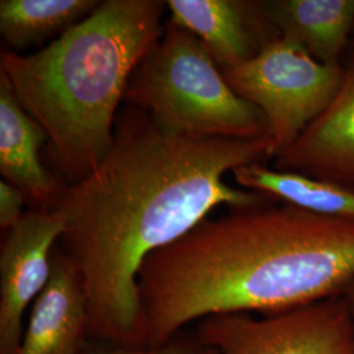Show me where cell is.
Listing matches in <instances>:
<instances>
[{"instance_id":"9c48e42d","label":"cell","mask_w":354,"mask_h":354,"mask_svg":"<svg viewBox=\"0 0 354 354\" xmlns=\"http://www.w3.org/2000/svg\"><path fill=\"white\" fill-rule=\"evenodd\" d=\"M89 339L86 292L75 268L57 244L50 279L30 307L17 354H84Z\"/></svg>"},{"instance_id":"5b68a950","label":"cell","mask_w":354,"mask_h":354,"mask_svg":"<svg viewBox=\"0 0 354 354\" xmlns=\"http://www.w3.org/2000/svg\"><path fill=\"white\" fill-rule=\"evenodd\" d=\"M221 70L235 93L266 115L272 156L290 147L328 109L344 80L342 64H322L282 36L252 59Z\"/></svg>"},{"instance_id":"8fae6325","label":"cell","mask_w":354,"mask_h":354,"mask_svg":"<svg viewBox=\"0 0 354 354\" xmlns=\"http://www.w3.org/2000/svg\"><path fill=\"white\" fill-rule=\"evenodd\" d=\"M48 136L0 74V174L33 209H51L67 185L41 159Z\"/></svg>"},{"instance_id":"5bb4252c","label":"cell","mask_w":354,"mask_h":354,"mask_svg":"<svg viewBox=\"0 0 354 354\" xmlns=\"http://www.w3.org/2000/svg\"><path fill=\"white\" fill-rule=\"evenodd\" d=\"M97 0H1L0 33L13 51L53 42L87 19Z\"/></svg>"},{"instance_id":"9a60e30c","label":"cell","mask_w":354,"mask_h":354,"mask_svg":"<svg viewBox=\"0 0 354 354\" xmlns=\"http://www.w3.org/2000/svg\"><path fill=\"white\" fill-rule=\"evenodd\" d=\"M84 354H219L213 346L203 342L198 339L196 333L184 336L181 332L174 337L172 340L165 342L162 345H152V346H140V348H131V346H121L113 344L93 345L89 344Z\"/></svg>"},{"instance_id":"4fadbf2b","label":"cell","mask_w":354,"mask_h":354,"mask_svg":"<svg viewBox=\"0 0 354 354\" xmlns=\"http://www.w3.org/2000/svg\"><path fill=\"white\" fill-rule=\"evenodd\" d=\"M232 176L243 188L268 198L282 200L310 213L354 221V192L337 184L270 169L261 163L235 168Z\"/></svg>"},{"instance_id":"8992f818","label":"cell","mask_w":354,"mask_h":354,"mask_svg":"<svg viewBox=\"0 0 354 354\" xmlns=\"http://www.w3.org/2000/svg\"><path fill=\"white\" fill-rule=\"evenodd\" d=\"M194 333L219 354H354V317L344 295L261 319L205 317Z\"/></svg>"},{"instance_id":"6da1fadb","label":"cell","mask_w":354,"mask_h":354,"mask_svg":"<svg viewBox=\"0 0 354 354\" xmlns=\"http://www.w3.org/2000/svg\"><path fill=\"white\" fill-rule=\"evenodd\" d=\"M272 156L266 134L252 140L192 138L129 106L113 145L91 174L64 187L51 207L66 230L58 247L75 268L88 302L92 339L146 346L140 268L214 209H245L268 197L228 185L241 165Z\"/></svg>"},{"instance_id":"2e32d148","label":"cell","mask_w":354,"mask_h":354,"mask_svg":"<svg viewBox=\"0 0 354 354\" xmlns=\"http://www.w3.org/2000/svg\"><path fill=\"white\" fill-rule=\"evenodd\" d=\"M26 197L7 181H0V227L7 232L23 218Z\"/></svg>"},{"instance_id":"277c9868","label":"cell","mask_w":354,"mask_h":354,"mask_svg":"<svg viewBox=\"0 0 354 354\" xmlns=\"http://www.w3.org/2000/svg\"><path fill=\"white\" fill-rule=\"evenodd\" d=\"M124 102L192 138L252 140L268 134L266 115L228 86L207 48L169 20L134 70Z\"/></svg>"},{"instance_id":"30bf717a","label":"cell","mask_w":354,"mask_h":354,"mask_svg":"<svg viewBox=\"0 0 354 354\" xmlns=\"http://www.w3.org/2000/svg\"><path fill=\"white\" fill-rule=\"evenodd\" d=\"M274 169L337 184L354 192V50L328 109L276 156Z\"/></svg>"},{"instance_id":"e0dca14e","label":"cell","mask_w":354,"mask_h":354,"mask_svg":"<svg viewBox=\"0 0 354 354\" xmlns=\"http://www.w3.org/2000/svg\"><path fill=\"white\" fill-rule=\"evenodd\" d=\"M344 298L346 299V302L349 304V307H351V311H352V314H353L354 317V283L348 289V290L344 292Z\"/></svg>"},{"instance_id":"7c38bea8","label":"cell","mask_w":354,"mask_h":354,"mask_svg":"<svg viewBox=\"0 0 354 354\" xmlns=\"http://www.w3.org/2000/svg\"><path fill=\"white\" fill-rule=\"evenodd\" d=\"M266 10L279 36L322 64H340L354 26V0H274L266 1Z\"/></svg>"},{"instance_id":"52a82bcc","label":"cell","mask_w":354,"mask_h":354,"mask_svg":"<svg viewBox=\"0 0 354 354\" xmlns=\"http://www.w3.org/2000/svg\"><path fill=\"white\" fill-rule=\"evenodd\" d=\"M64 230L57 210L32 209L7 232L0 250V354L19 353L26 310L50 279L53 251Z\"/></svg>"},{"instance_id":"7a4b0ae2","label":"cell","mask_w":354,"mask_h":354,"mask_svg":"<svg viewBox=\"0 0 354 354\" xmlns=\"http://www.w3.org/2000/svg\"><path fill=\"white\" fill-rule=\"evenodd\" d=\"M354 283V221L289 203L206 218L151 253L138 286L146 346L223 314L266 315L344 295Z\"/></svg>"},{"instance_id":"ba28073f","label":"cell","mask_w":354,"mask_h":354,"mask_svg":"<svg viewBox=\"0 0 354 354\" xmlns=\"http://www.w3.org/2000/svg\"><path fill=\"white\" fill-rule=\"evenodd\" d=\"M169 21L198 38L221 68L252 59L279 37L266 1L168 0Z\"/></svg>"},{"instance_id":"3957f363","label":"cell","mask_w":354,"mask_h":354,"mask_svg":"<svg viewBox=\"0 0 354 354\" xmlns=\"http://www.w3.org/2000/svg\"><path fill=\"white\" fill-rule=\"evenodd\" d=\"M165 10L160 0H105L46 48L1 53L0 74L45 130L49 165L66 184L111 150L129 80L162 37Z\"/></svg>"}]
</instances>
